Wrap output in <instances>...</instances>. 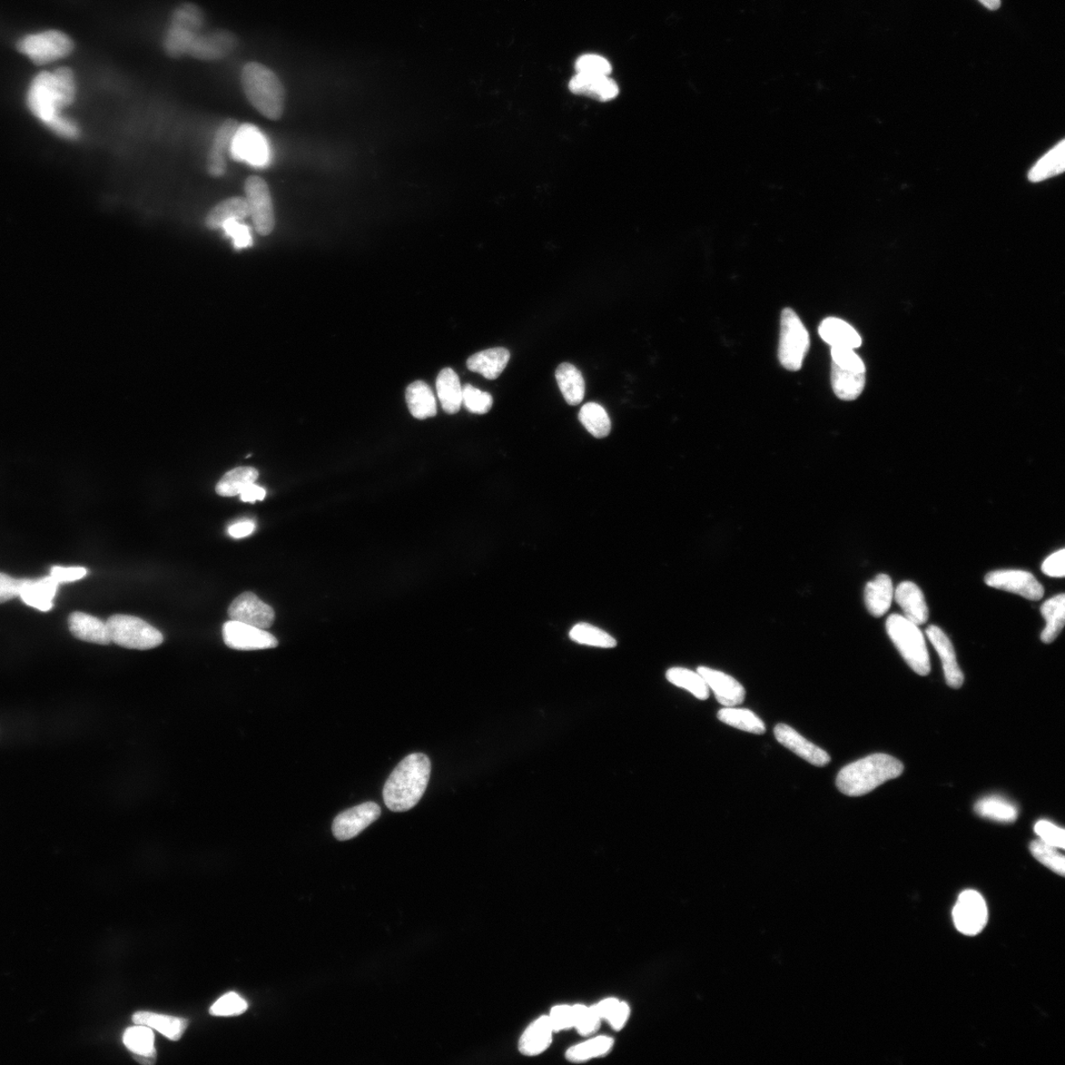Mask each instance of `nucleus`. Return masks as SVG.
<instances>
[{
  "label": "nucleus",
  "instance_id": "39448f33",
  "mask_svg": "<svg viewBox=\"0 0 1065 1065\" xmlns=\"http://www.w3.org/2000/svg\"><path fill=\"white\" fill-rule=\"evenodd\" d=\"M888 636L899 653L915 673L921 676L931 672V660L924 636L913 621L904 616L893 614L886 621Z\"/></svg>",
  "mask_w": 1065,
  "mask_h": 1065
},
{
  "label": "nucleus",
  "instance_id": "79ce46f5",
  "mask_svg": "<svg viewBox=\"0 0 1065 1065\" xmlns=\"http://www.w3.org/2000/svg\"><path fill=\"white\" fill-rule=\"evenodd\" d=\"M666 678L670 683L688 690L698 699L706 700L709 697V688L697 671L694 672L686 668H672L668 670Z\"/></svg>",
  "mask_w": 1065,
  "mask_h": 1065
},
{
  "label": "nucleus",
  "instance_id": "680f3d73",
  "mask_svg": "<svg viewBox=\"0 0 1065 1065\" xmlns=\"http://www.w3.org/2000/svg\"><path fill=\"white\" fill-rule=\"evenodd\" d=\"M630 1008L627 1002L619 1001L606 1021L615 1031L623 1029L629 1018Z\"/></svg>",
  "mask_w": 1065,
  "mask_h": 1065
},
{
  "label": "nucleus",
  "instance_id": "7ed1b4c3",
  "mask_svg": "<svg viewBox=\"0 0 1065 1065\" xmlns=\"http://www.w3.org/2000/svg\"><path fill=\"white\" fill-rule=\"evenodd\" d=\"M904 765L886 754H874L844 766L836 777L838 791L847 796H862L890 779L900 776Z\"/></svg>",
  "mask_w": 1065,
  "mask_h": 1065
},
{
  "label": "nucleus",
  "instance_id": "a19ab883",
  "mask_svg": "<svg viewBox=\"0 0 1065 1065\" xmlns=\"http://www.w3.org/2000/svg\"><path fill=\"white\" fill-rule=\"evenodd\" d=\"M579 420L592 436L602 439L609 436L610 420L605 409L596 403H588L579 411Z\"/></svg>",
  "mask_w": 1065,
  "mask_h": 1065
},
{
  "label": "nucleus",
  "instance_id": "b1692460",
  "mask_svg": "<svg viewBox=\"0 0 1065 1065\" xmlns=\"http://www.w3.org/2000/svg\"><path fill=\"white\" fill-rule=\"evenodd\" d=\"M554 1033L548 1016H541L522 1034L518 1043L519 1052L526 1057H537L550 1048Z\"/></svg>",
  "mask_w": 1065,
  "mask_h": 1065
},
{
  "label": "nucleus",
  "instance_id": "052dcab7",
  "mask_svg": "<svg viewBox=\"0 0 1065 1065\" xmlns=\"http://www.w3.org/2000/svg\"><path fill=\"white\" fill-rule=\"evenodd\" d=\"M1064 559L1065 550L1063 549L1053 552L1052 556L1043 561L1042 566L1043 574L1051 577H1064Z\"/></svg>",
  "mask_w": 1065,
  "mask_h": 1065
},
{
  "label": "nucleus",
  "instance_id": "3c124183",
  "mask_svg": "<svg viewBox=\"0 0 1065 1065\" xmlns=\"http://www.w3.org/2000/svg\"><path fill=\"white\" fill-rule=\"evenodd\" d=\"M248 1009V1003L235 992L226 993L211 1008L213 1016H236L244 1013Z\"/></svg>",
  "mask_w": 1065,
  "mask_h": 1065
},
{
  "label": "nucleus",
  "instance_id": "393cba45",
  "mask_svg": "<svg viewBox=\"0 0 1065 1065\" xmlns=\"http://www.w3.org/2000/svg\"><path fill=\"white\" fill-rule=\"evenodd\" d=\"M831 381L837 398L853 401L861 396L866 383V370L838 367L832 363Z\"/></svg>",
  "mask_w": 1065,
  "mask_h": 1065
},
{
  "label": "nucleus",
  "instance_id": "c85d7f7f",
  "mask_svg": "<svg viewBox=\"0 0 1065 1065\" xmlns=\"http://www.w3.org/2000/svg\"><path fill=\"white\" fill-rule=\"evenodd\" d=\"M133 1021L136 1025H144L155 1029L171 1041H179L189 1024V1021L183 1018L145 1011L136 1012L133 1016Z\"/></svg>",
  "mask_w": 1065,
  "mask_h": 1065
},
{
  "label": "nucleus",
  "instance_id": "423d86ee",
  "mask_svg": "<svg viewBox=\"0 0 1065 1065\" xmlns=\"http://www.w3.org/2000/svg\"><path fill=\"white\" fill-rule=\"evenodd\" d=\"M106 624L112 643L127 649H152L162 645L164 640L160 630L137 617L114 615Z\"/></svg>",
  "mask_w": 1065,
  "mask_h": 1065
},
{
  "label": "nucleus",
  "instance_id": "0e129e2a",
  "mask_svg": "<svg viewBox=\"0 0 1065 1065\" xmlns=\"http://www.w3.org/2000/svg\"><path fill=\"white\" fill-rule=\"evenodd\" d=\"M619 1002V1000L618 999L610 998L592 1005V1009H594L602 1020H607L610 1014L613 1012Z\"/></svg>",
  "mask_w": 1065,
  "mask_h": 1065
},
{
  "label": "nucleus",
  "instance_id": "f8f14e48",
  "mask_svg": "<svg viewBox=\"0 0 1065 1065\" xmlns=\"http://www.w3.org/2000/svg\"><path fill=\"white\" fill-rule=\"evenodd\" d=\"M222 636L225 645L236 650H263L279 645L278 639L269 631L232 619L223 625Z\"/></svg>",
  "mask_w": 1065,
  "mask_h": 1065
},
{
  "label": "nucleus",
  "instance_id": "58836bf2",
  "mask_svg": "<svg viewBox=\"0 0 1065 1065\" xmlns=\"http://www.w3.org/2000/svg\"><path fill=\"white\" fill-rule=\"evenodd\" d=\"M1064 145V141L1061 142L1034 165L1028 175L1031 182H1042L1049 179V178L1063 173L1065 167Z\"/></svg>",
  "mask_w": 1065,
  "mask_h": 1065
},
{
  "label": "nucleus",
  "instance_id": "2f4dec72",
  "mask_svg": "<svg viewBox=\"0 0 1065 1065\" xmlns=\"http://www.w3.org/2000/svg\"><path fill=\"white\" fill-rule=\"evenodd\" d=\"M249 215V207L245 197L233 196L216 204L207 214L205 224L210 229H221L225 222L232 220L243 221Z\"/></svg>",
  "mask_w": 1065,
  "mask_h": 1065
},
{
  "label": "nucleus",
  "instance_id": "9b49d317",
  "mask_svg": "<svg viewBox=\"0 0 1065 1065\" xmlns=\"http://www.w3.org/2000/svg\"><path fill=\"white\" fill-rule=\"evenodd\" d=\"M988 907L982 895L968 890L963 892L953 910L954 923L961 933L974 936L980 933L988 922Z\"/></svg>",
  "mask_w": 1065,
  "mask_h": 1065
},
{
  "label": "nucleus",
  "instance_id": "37998d69",
  "mask_svg": "<svg viewBox=\"0 0 1065 1065\" xmlns=\"http://www.w3.org/2000/svg\"><path fill=\"white\" fill-rule=\"evenodd\" d=\"M123 1041L126 1047L134 1055L156 1058L154 1034L147 1026L138 1025L126 1029Z\"/></svg>",
  "mask_w": 1065,
  "mask_h": 1065
},
{
  "label": "nucleus",
  "instance_id": "c756f323",
  "mask_svg": "<svg viewBox=\"0 0 1065 1065\" xmlns=\"http://www.w3.org/2000/svg\"><path fill=\"white\" fill-rule=\"evenodd\" d=\"M558 387L570 406H577L585 396V381L581 372L570 363H561L556 370Z\"/></svg>",
  "mask_w": 1065,
  "mask_h": 1065
},
{
  "label": "nucleus",
  "instance_id": "f03ea898",
  "mask_svg": "<svg viewBox=\"0 0 1065 1065\" xmlns=\"http://www.w3.org/2000/svg\"><path fill=\"white\" fill-rule=\"evenodd\" d=\"M430 773L431 763L427 755L414 753L404 758L385 784V804L393 812L411 810L426 792Z\"/></svg>",
  "mask_w": 1065,
  "mask_h": 1065
},
{
  "label": "nucleus",
  "instance_id": "864d4df0",
  "mask_svg": "<svg viewBox=\"0 0 1065 1065\" xmlns=\"http://www.w3.org/2000/svg\"><path fill=\"white\" fill-rule=\"evenodd\" d=\"M221 229L233 241L236 250L249 248L253 245V237L248 226L240 221L232 220L225 222Z\"/></svg>",
  "mask_w": 1065,
  "mask_h": 1065
},
{
  "label": "nucleus",
  "instance_id": "a878e982",
  "mask_svg": "<svg viewBox=\"0 0 1065 1065\" xmlns=\"http://www.w3.org/2000/svg\"><path fill=\"white\" fill-rule=\"evenodd\" d=\"M894 598L893 582L889 576L879 575L868 582L864 590L865 605L875 618L884 616L889 610Z\"/></svg>",
  "mask_w": 1065,
  "mask_h": 1065
},
{
  "label": "nucleus",
  "instance_id": "13d9d810",
  "mask_svg": "<svg viewBox=\"0 0 1065 1065\" xmlns=\"http://www.w3.org/2000/svg\"><path fill=\"white\" fill-rule=\"evenodd\" d=\"M87 575L88 570L82 567H53L49 574L59 584L82 579Z\"/></svg>",
  "mask_w": 1065,
  "mask_h": 1065
},
{
  "label": "nucleus",
  "instance_id": "f3484780",
  "mask_svg": "<svg viewBox=\"0 0 1065 1065\" xmlns=\"http://www.w3.org/2000/svg\"><path fill=\"white\" fill-rule=\"evenodd\" d=\"M775 736L783 746L791 749L798 757L816 766H824L831 762V757L820 747L808 741L796 730L786 724H777Z\"/></svg>",
  "mask_w": 1065,
  "mask_h": 1065
},
{
  "label": "nucleus",
  "instance_id": "e2e57ef3",
  "mask_svg": "<svg viewBox=\"0 0 1065 1065\" xmlns=\"http://www.w3.org/2000/svg\"><path fill=\"white\" fill-rule=\"evenodd\" d=\"M255 529V525L254 522L243 521V522L236 523V524L230 526L229 529V532L232 538L241 539V538L248 537L251 534H253Z\"/></svg>",
  "mask_w": 1065,
  "mask_h": 1065
},
{
  "label": "nucleus",
  "instance_id": "f704fd0d",
  "mask_svg": "<svg viewBox=\"0 0 1065 1065\" xmlns=\"http://www.w3.org/2000/svg\"><path fill=\"white\" fill-rule=\"evenodd\" d=\"M437 390L441 406L447 413H457L463 404V387L455 371L443 369L437 377Z\"/></svg>",
  "mask_w": 1065,
  "mask_h": 1065
},
{
  "label": "nucleus",
  "instance_id": "5701e85b",
  "mask_svg": "<svg viewBox=\"0 0 1065 1065\" xmlns=\"http://www.w3.org/2000/svg\"><path fill=\"white\" fill-rule=\"evenodd\" d=\"M68 628L74 636L86 643L101 645L112 643L107 624L100 619L82 611H74L69 616Z\"/></svg>",
  "mask_w": 1065,
  "mask_h": 1065
},
{
  "label": "nucleus",
  "instance_id": "4468645a",
  "mask_svg": "<svg viewBox=\"0 0 1065 1065\" xmlns=\"http://www.w3.org/2000/svg\"><path fill=\"white\" fill-rule=\"evenodd\" d=\"M381 816V808L374 802H367L349 809L335 817L333 833L339 841H349L358 836Z\"/></svg>",
  "mask_w": 1065,
  "mask_h": 1065
},
{
  "label": "nucleus",
  "instance_id": "6e6552de",
  "mask_svg": "<svg viewBox=\"0 0 1065 1065\" xmlns=\"http://www.w3.org/2000/svg\"><path fill=\"white\" fill-rule=\"evenodd\" d=\"M17 48L34 64L47 65L71 54L74 43L65 33L46 31L24 37L20 39Z\"/></svg>",
  "mask_w": 1065,
  "mask_h": 1065
},
{
  "label": "nucleus",
  "instance_id": "20e7f679",
  "mask_svg": "<svg viewBox=\"0 0 1065 1065\" xmlns=\"http://www.w3.org/2000/svg\"><path fill=\"white\" fill-rule=\"evenodd\" d=\"M241 83L256 111L269 120H280L284 112L285 91L272 69L258 63L247 64L242 69Z\"/></svg>",
  "mask_w": 1065,
  "mask_h": 1065
},
{
  "label": "nucleus",
  "instance_id": "5fc2aeb1",
  "mask_svg": "<svg viewBox=\"0 0 1065 1065\" xmlns=\"http://www.w3.org/2000/svg\"><path fill=\"white\" fill-rule=\"evenodd\" d=\"M1035 833L1040 836V840L1043 843L1063 850L1065 846V833L1063 828L1050 821L1041 820L1035 823Z\"/></svg>",
  "mask_w": 1065,
  "mask_h": 1065
},
{
  "label": "nucleus",
  "instance_id": "a18cd8bd",
  "mask_svg": "<svg viewBox=\"0 0 1065 1065\" xmlns=\"http://www.w3.org/2000/svg\"><path fill=\"white\" fill-rule=\"evenodd\" d=\"M569 636L576 643L581 645L603 648H611L617 645V641L613 636L605 633L604 630L587 624H579L572 628Z\"/></svg>",
  "mask_w": 1065,
  "mask_h": 1065
},
{
  "label": "nucleus",
  "instance_id": "0eeeda50",
  "mask_svg": "<svg viewBox=\"0 0 1065 1065\" xmlns=\"http://www.w3.org/2000/svg\"><path fill=\"white\" fill-rule=\"evenodd\" d=\"M809 348L810 338L802 321L792 308H785L782 313L779 362L787 370H801Z\"/></svg>",
  "mask_w": 1065,
  "mask_h": 1065
},
{
  "label": "nucleus",
  "instance_id": "cd10ccee",
  "mask_svg": "<svg viewBox=\"0 0 1065 1065\" xmlns=\"http://www.w3.org/2000/svg\"><path fill=\"white\" fill-rule=\"evenodd\" d=\"M509 359L510 352L507 349H489L472 355L467 361V367L471 371L480 373L487 379L495 380L506 369Z\"/></svg>",
  "mask_w": 1065,
  "mask_h": 1065
},
{
  "label": "nucleus",
  "instance_id": "aec40b11",
  "mask_svg": "<svg viewBox=\"0 0 1065 1065\" xmlns=\"http://www.w3.org/2000/svg\"><path fill=\"white\" fill-rule=\"evenodd\" d=\"M576 95L589 97L601 102L613 100L619 95V86L613 79L604 75L576 74L568 84Z\"/></svg>",
  "mask_w": 1065,
  "mask_h": 1065
},
{
  "label": "nucleus",
  "instance_id": "6e6d98bb",
  "mask_svg": "<svg viewBox=\"0 0 1065 1065\" xmlns=\"http://www.w3.org/2000/svg\"><path fill=\"white\" fill-rule=\"evenodd\" d=\"M552 1030L555 1033L575 1028V1014L570 1005H557L548 1015Z\"/></svg>",
  "mask_w": 1065,
  "mask_h": 1065
},
{
  "label": "nucleus",
  "instance_id": "2eb2a0df",
  "mask_svg": "<svg viewBox=\"0 0 1065 1065\" xmlns=\"http://www.w3.org/2000/svg\"><path fill=\"white\" fill-rule=\"evenodd\" d=\"M229 615L232 620L263 629L271 628L275 618L273 608L252 592H245L237 597L229 609Z\"/></svg>",
  "mask_w": 1065,
  "mask_h": 1065
},
{
  "label": "nucleus",
  "instance_id": "bb28decb",
  "mask_svg": "<svg viewBox=\"0 0 1065 1065\" xmlns=\"http://www.w3.org/2000/svg\"><path fill=\"white\" fill-rule=\"evenodd\" d=\"M818 333L821 338L832 348H850L855 350L860 348L862 340L860 333L844 320L837 318H827L818 328Z\"/></svg>",
  "mask_w": 1065,
  "mask_h": 1065
},
{
  "label": "nucleus",
  "instance_id": "a211bd4d",
  "mask_svg": "<svg viewBox=\"0 0 1065 1065\" xmlns=\"http://www.w3.org/2000/svg\"><path fill=\"white\" fill-rule=\"evenodd\" d=\"M697 671L705 679L708 688L714 690L720 705L734 707L744 702L746 690L733 677L707 667H698Z\"/></svg>",
  "mask_w": 1065,
  "mask_h": 1065
},
{
  "label": "nucleus",
  "instance_id": "412c9836",
  "mask_svg": "<svg viewBox=\"0 0 1065 1065\" xmlns=\"http://www.w3.org/2000/svg\"><path fill=\"white\" fill-rule=\"evenodd\" d=\"M59 584L51 576L39 579H23L19 597L29 607L48 611L54 607Z\"/></svg>",
  "mask_w": 1065,
  "mask_h": 1065
},
{
  "label": "nucleus",
  "instance_id": "69168bd1",
  "mask_svg": "<svg viewBox=\"0 0 1065 1065\" xmlns=\"http://www.w3.org/2000/svg\"><path fill=\"white\" fill-rule=\"evenodd\" d=\"M265 493L266 492L263 488L255 485V483H252V485L247 487L240 493V497H241V500L244 502H253L254 503L256 500H264L265 498Z\"/></svg>",
  "mask_w": 1065,
  "mask_h": 1065
},
{
  "label": "nucleus",
  "instance_id": "dca6fc26",
  "mask_svg": "<svg viewBox=\"0 0 1065 1065\" xmlns=\"http://www.w3.org/2000/svg\"><path fill=\"white\" fill-rule=\"evenodd\" d=\"M236 47V37L229 31L219 30L206 34H197L187 55L202 61H216L230 55Z\"/></svg>",
  "mask_w": 1065,
  "mask_h": 1065
},
{
  "label": "nucleus",
  "instance_id": "ddd939ff",
  "mask_svg": "<svg viewBox=\"0 0 1065 1065\" xmlns=\"http://www.w3.org/2000/svg\"><path fill=\"white\" fill-rule=\"evenodd\" d=\"M986 585L1020 595L1026 599L1038 601L1043 597L1044 589L1029 571L995 570L984 577Z\"/></svg>",
  "mask_w": 1065,
  "mask_h": 1065
},
{
  "label": "nucleus",
  "instance_id": "473e14b6",
  "mask_svg": "<svg viewBox=\"0 0 1065 1065\" xmlns=\"http://www.w3.org/2000/svg\"><path fill=\"white\" fill-rule=\"evenodd\" d=\"M974 812L989 820L1000 823H1013L1017 820V806L1001 796L992 795L981 799L974 805Z\"/></svg>",
  "mask_w": 1065,
  "mask_h": 1065
},
{
  "label": "nucleus",
  "instance_id": "9d476101",
  "mask_svg": "<svg viewBox=\"0 0 1065 1065\" xmlns=\"http://www.w3.org/2000/svg\"><path fill=\"white\" fill-rule=\"evenodd\" d=\"M245 195L255 230L262 236L270 235L274 229L275 216L268 184L261 177L251 176L245 182Z\"/></svg>",
  "mask_w": 1065,
  "mask_h": 1065
},
{
  "label": "nucleus",
  "instance_id": "e433bc0d",
  "mask_svg": "<svg viewBox=\"0 0 1065 1065\" xmlns=\"http://www.w3.org/2000/svg\"><path fill=\"white\" fill-rule=\"evenodd\" d=\"M258 477V471L252 467L236 468L225 473L217 483L215 491L217 495L224 498L238 496L247 487L255 483Z\"/></svg>",
  "mask_w": 1065,
  "mask_h": 1065
},
{
  "label": "nucleus",
  "instance_id": "72a5a7b5",
  "mask_svg": "<svg viewBox=\"0 0 1065 1065\" xmlns=\"http://www.w3.org/2000/svg\"><path fill=\"white\" fill-rule=\"evenodd\" d=\"M406 399L414 418L426 420L436 416L437 400L428 384L422 381L411 384L406 392Z\"/></svg>",
  "mask_w": 1065,
  "mask_h": 1065
},
{
  "label": "nucleus",
  "instance_id": "f257e3e1",
  "mask_svg": "<svg viewBox=\"0 0 1065 1065\" xmlns=\"http://www.w3.org/2000/svg\"><path fill=\"white\" fill-rule=\"evenodd\" d=\"M74 73L72 69L61 67L54 73H42L34 78L28 92V106L54 132L67 138H74L78 135L76 126L59 114L63 108L74 102Z\"/></svg>",
  "mask_w": 1065,
  "mask_h": 1065
},
{
  "label": "nucleus",
  "instance_id": "1a4fd4ad",
  "mask_svg": "<svg viewBox=\"0 0 1065 1065\" xmlns=\"http://www.w3.org/2000/svg\"><path fill=\"white\" fill-rule=\"evenodd\" d=\"M230 154L234 160L246 162L255 168L269 166L272 150L268 138L254 125H240L236 131Z\"/></svg>",
  "mask_w": 1065,
  "mask_h": 1065
},
{
  "label": "nucleus",
  "instance_id": "338daca9",
  "mask_svg": "<svg viewBox=\"0 0 1065 1065\" xmlns=\"http://www.w3.org/2000/svg\"><path fill=\"white\" fill-rule=\"evenodd\" d=\"M979 2L990 10L999 9L1001 4V0H979Z\"/></svg>",
  "mask_w": 1065,
  "mask_h": 1065
},
{
  "label": "nucleus",
  "instance_id": "4be33fe9",
  "mask_svg": "<svg viewBox=\"0 0 1065 1065\" xmlns=\"http://www.w3.org/2000/svg\"><path fill=\"white\" fill-rule=\"evenodd\" d=\"M894 596L904 611V617L913 624L922 626L929 619V608L922 592L913 582H902L894 592Z\"/></svg>",
  "mask_w": 1065,
  "mask_h": 1065
},
{
  "label": "nucleus",
  "instance_id": "c9c22d12",
  "mask_svg": "<svg viewBox=\"0 0 1065 1065\" xmlns=\"http://www.w3.org/2000/svg\"><path fill=\"white\" fill-rule=\"evenodd\" d=\"M1065 596L1060 594L1045 601L1041 607V613L1047 625L1043 630L1041 639L1043 644H1052L1057 638L1064 627Z\"/></svg>",
  "mask_w": 1065,
  "mask_h": 1065
},
{
  "label": "nucleus",
  "instance_id": "4d7b16f0",
  "mask_svg": "<svg viewBox=\"0 0 1065 1065\" xmlns=\"http://www.w3.org/2000/svg\"><path fill=\"white\" fill-rule=\"evenodd\" d=\"M832 359L838 367L866 370L862 359L850 348H832Z\"/></svg>",
  "mask_w": 1065,
  "mask_h": 1065
},
{
  "label": "nucleus",
  "instance_id": "ea45409f",
  "mask_svg": "<svg viewBox=\"0 0 1065 1065\" xmlns=\"http://www.w3.org/2000/svg\"><path fill=\"white\" fill-rule=\"evenodd\" d=\"M615 1041L607 1035L581 1043L569 1048L566 1058L570 1062L581 1063L592 1059L605 1057L614 1047Z\"/></svg>",
  "mask_w": 1065,
  "mask_h": 1065
},
{
  "label": "nucleus",
  "instance_id": "bf43d9fd",
  "mask_svg": "<svg viewBox=\"0 0 1065 1065\" xmlns=\"http://www.w3.org/2000/svg\"><path fill=\"white\" fill-rule=\"evenodd\" d=\"M23 579H16L0 572V604L19 597Z\"/></svg>",
  "mask_w": 1065,
  "mask_h": 1065
},
{
  "label": "nucleus",
  "instance_id": "de8ad7c7",
  "mask_svg": "<svg viewBox=\"0 0 1065 1065\" xmlns=\"http://www.w3.org/2000/svg\"><path fill=\"white\" fill-rule=\"evenodd\" d=\"M492 403L493 400L490 394L482 392L470 384L463 387V404L470 412L477 414L488 413L492 407Z\"/></svg>",
  "mask_w": 1065,
  "mask_h": 1065
},
{
  "label": "nucleus",
  "instance_id": "4c0bfd02",
  "mask_svg": "<svg viewBox=\"0 0 1065 1065\" xmlns=\"http://www.w3.org/2000/svg\"><path fill=\"white\" fill-rule=\"evenodd\" d=\"M717 717L720 722L742 730L745 732L753 734H764L766 732V725L763 720L749 709L735 708V706L724 707L719 710Z\"/></svg>",
  "mask_w": 1065,
  "mask_h": 1065
},
{
  "label": "nucleus",
  "instance_id": "09e8293b",
  "mask_svg": "<svg viewBox=\"0 0 1065 1065\" xmlns=\"http://www.w3.org/2000/svg\"><path fill=\"white\" fill-rule=\"evenodd\" d=\"M574 1011L576 1015L575 1028L581 1035H590L595 1034L601 1027L602 1019L597 1013L592 1009V1006L584 1004L574 1005Z\"/></svg>",
  "mask_w": 1065,
  "mask_h": 1065
},
{
  "label": "nucleus",
  "instance_id": "49530a36",
  "mask_svg": "<svg viewBox=\"0 0 1065 1065\" xmlns=\"http://www.w3.org/2000/svg\"><path fill=\"white\" fill-rule=\"evenodd\" d=\"M1032 855L1049 870L1061 876L1065 874V858L1059 852V848L1045 844L1043 841H1034L1030 844Z\"/></svg>",
  "mask_w": 1065,
  "mask_h": 1065
},
{
  "label": "nucleus",
  "instance_id": "603ef678",
  "mask_svg": "<svg viewBox=\"0 0 1065 1065\" xmlns=\"http://www.w3.org/2000/svg\"><path fill=\"white\" fill-rule=\"evenodd\" d=\"M577 74L609 76L611 65L608 59L598 55H584L576 63Z\"/></svg>",
  "mask_w": 1065,
  "mask_h": 1065
},
{
  "label": "nucleus",
  "instance_id": "8fccbe9b",
  "mask_svg": "<svg viewBox=\"0 0 1065 1065\" xmlns=\"http://www.w3.org/2000/svg\"><path fill=\"white\" fill-rule=\"evenodd\" d=\"M203 22L202 10L192 4H185L178 7L171 20V23L194 30V31H201Z\"/></svg>",
  "mask_w": 1065,
  "mask_h": 1065
},
{
  "label": "nucleus",
  "instance_id": "c03bdc74",
  "mask_svg": "<svg viewBox=\"0 0 1065 1065\" xmlns=\"http://www.w3.org/2000/svg\"><path fill=\"white\" fill-rule=\"evenodd\" d=\"M199 33L200 31L171 23L164 39L165 51L173 57L187 55L194 39Z\"/></svg>",
  "mask_w": 1065,
  "mask_h": 1065
},
{
  "label": "nucleus",
  "instance_id": "7c9ffc66",
  "mask_svg": "<svg viewBox=\"0 0 1065 1065\" xmlns=\"http://www.w3.org/2000/svg\"><path fill=\"white\" fill-rule=\"evenodd\" d=\"M239 126L238 122L229 118L217 131L209 160V170L213 177H221L224 174L226 169L224 153L230 150L234 134Z\"/></svg>",
  "mask_w": 1065,
  "mask_h": 1065
},
{
  "label": "nucleus",
  "instance_id": "6ab92c4d",
  "mask_svg": "<svg viewBox=\"0 0 1065 1065\" xmlns=\"http://www.w3.org/2000/svg\"><path fill=\"white\" fill-rule=\"evenodd\" d=\"M925 631L927 637H929L941 659L946 683L953 688H961L964 684V674L958 662H957L951 640L939 627L930 626Z\"/></svg>",
  "mask_w": 1065,
  "mask_h": 1065
}]
</instances>
